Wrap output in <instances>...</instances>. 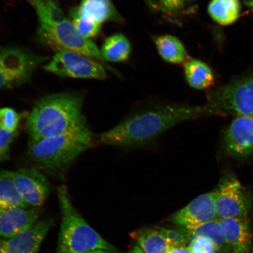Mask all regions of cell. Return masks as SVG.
I'll return each instance as SVG.
<instances>
[{"instance_id":"obj_13","label":"cell","mask_w":253,"mask_h":253,"mask_svg":"<svg viewBox=\"0 0 253 253\" xmlns=\"http://www.w3.org/2000/svg\"><path fill=\"white\" fill-rule=\"evenodd\" d=\"M216 219L218 217L213 192L199 196L172 216L173 223L186 229Z\"/></svg>"},{"instance_id":"obj_35","label":"cell","mask_w":253,"mask_h":253,"mask_svg":"<svg viewBox=\"0 0 253 253\" xmlns=\"http://www.w3.org/2000/svg\"><path fill=\"white\" fill-rule=\"evenodd\" d=\"M185 1H186V0H185ZM189 1H192V0H189Z\"/></svg>"},{"instance_id":"obj_19","label":"cell","mask_w":253,"mask_h":253,"mask_svg":"<svg viewBox=\"0 0 253 253\" xmlns=\"http://www.w3.org/2000/svg\"><path fill=\"white\" fill-rule=\"evenodd\" d=\"M104 61L112 62H123L130 57L131 45L124 34H116L104 41L100 49Z\"/></svg>"},{"instance_id":"obj_20","label":"cell","mask_w":253,"mask_h":253,"mask_svg":"<svg viewBox=\"0 0 253 253\" xmlns=\"http://www.w3.org/2000/svg\"><path fill=\"white\" fill-rule=\"evenodd\" d=\"M186 229L192 237L203 236L210 239L216 247L217 251L223 253H232L219 219L208 221Z\"/></svg>"},{"instance_id":"obj_16","label":"cell","mask_w":253,"mask_h":253,"mask_svg":"<svg viewBox=\"0 0 253 253\" xmlns=\"http://www.w3.org/2000/svg\"><path fill=\"white\" fill-rule=\"evenodd\" d=\"M77 8L82 16L100 24L105 22L122 23L123 21L111 0H81Z\"/></svg>"},{"instance_id":"obj_22","label":"cell","mask_w":253,"mask_h":253,"mask_svg":"<svg viewBox=\"0 0 253 253\" xmlns=\"http://www.w3.org/2000/svg\"><path fill=\"white\" fill-rule=\"evenodd\" d=\"M240 10L239 0H211L208 8L212 20L221 25L235 23L239 17Z\"/></svg>"},{"instance_id":"obj_34","label":"cell","mask_w":253,"mask_h":253,"mask_svg":"<svg viewBox=\"0 0 253 253\" xmlns=\"http://www.w3.org/2000/svg\"><path fill=\"white\" fill-rule=\"evenodd\" d=\"M248 3L250 7L253 9V0H248Z\"/></svg>"},{"instance_id":"obj_17","label":"cell","mask_w":253,"mask_h":253,"mask_svg":"<svg viewBox=\"0 0 253 253\" xmlns=\"http://www.w3.org/2000/svg\"><path fill=\"white\" fill-rule=\"evenodd\" d=\"M184 74L189 86L195 89L204 90L214 84V76L207 63L197 59H191L184 65Z\"/></svg>"},{"instance_id":"obj_14","label":"cell","mask_w":253,"mask_h":253,"mask_svg":"<svg viewBox=\"0 0 253 253\" xmlns=\"http://www.w3.org/2000/svg\"><path fill=\"white\" fill-rule=\"evenodd\" d=\"M39 211L36 208H16L0 213V237L11 238L25 232L37 223Z\"/></svg>"},{"instance_id":"obj_3","label":"cell","mask_w":253,"mask_h":253,"mask_svg":"<svg viewBox=\"0 0 253 253\" xmlns=\"http://www.w3.org/2000/svg\"><path fill=\"white\" fill-rule=\"evenodd\" d=\"M93 135L86 121L64 134L39 141H30L28 155L47 170L65 169L93 145Z\"/></svg>"},{"instance_id":"obj_9","label":"cell","mask_w":253,"mask_h":253,"mask_svg":"<svg viewBox=\"0 0 253 253\" xmlns=\"http://www.w3.org/2000/svg\"><path fill=\"white\" fill-rule=\"evenodd\" d=\"M19 194L28 207H41L49 197L50 185L45 175L35 167L11 171Z\"/></svg>"},{"instance_id":"obj_29","label":"cell","mask_w":253,"mask_h":253,"mask_svg":"<svg viewBox=\"0 0 253 253\" xmlns=\"http://www.w3.org/2000/svg\"><path fill=\"white\" fill-rule=\"evenodd\" d=\"M17 132H12L0 128V163L8 159L9 151Z\"/></svg>"},{"instance_id":"obj_10","label":"cell","mask_w":253,"mask_h":253,"mask_svg":"<svg viewBox=\"0 0 253 253\" xmlns=\"http://www.w3.org/2000/svg\"><path fill=\"white\" fill-rule=\"evenodd\" d=\"M46 59V57L20 49L15 58L0 72V90L28 83L34 71Z\"/></svg>"},{"instance_id":"obj_24","label":"cell","mask_w":253,"mask_h":253,"mask_svg":"<svg viewBox=\"0 0 253 253\" xmlns=\"http://www.w3.org/2000/svg\"><path fill=\"white\" fill-rule=\"evenodd\" d=\"M37 15L40 25H50L61 23L66 17L53 0H28Z\"/></svg>"},{"instance_id":"obj_8","label":"cell","mask_w":253,"mask_h":253,"mask_svg":"<svg viewBox=\"0 0 253 253\" xmlns=\"http://www.w3.org/2000/svg\"><path fill=\"white\" fill-rule=\"evenodd\" d=\"M213 193L218 219L248 217L252 201L235 177L223 178Z\"/></svg>"},{"instance_id":"obj_1","label":"cell","mask_w":253,"mask_h":253,"mask_svg":"<svg viewBox=\"0 0 253 253\" xmlns=\"http://www.w3.org/2000/svg\"><path fill=\"white\" fill-rule=\"evenodd\" d=\"M206 115L208 113L204 106L157 104L129 115L115 127L101 134L99 141L118 147H141L179 123Z\"/></svg>"},{"instance_id":"obj_27","label":"cell","mask_w":253,"mask_h":253,"mask_svg":"<svg viewBox=\"0 0 253 253\" xmlns=\"http://www.w3.org/2000/svg\"><path fill=\"white\" fill-rule=\"evenodd\" d=\"M21 116L17 112L10 107L0 109V126L8 132L18 131Z\"/></svg>"},{"instance_id":"obj_6","label":"cell","mask_w":253,"mask_h":253,"mask_svg":"<svg viewBox=\"0 0 253 253\" xmlns=\"http://www.w3.org/2000/svg\"><path fill=\"white\" fill-rule=\"evenodd\" d=\"M39 37L43 43L55 50L74 52L104 62L100 50L90 40L82 37L71 21L66 19L58 24L40 25Z\"/></svg>"},{"instance_id":"obj_11","label":"cell","mask_w":253,"mask_h":253,"mask_svg":"<svg viewBox=\"0 0 253 253\" xmlns=\"http://www.w3.org/2000/svg\"><path fill=\"white\" fill-rule=\"evenodd\" d=\"M224 145L235 157L253 154V116L236 117L232 120L224 132Z\"/></svg>"},{"instance_id":"obj_15","label":"cell","mask_w":253,"mask_h":253,"mask_svg":"<svg viewBox=\"0 0 253 253\" xmlns=\"http://www.w3.org/2000/svg\"><path fill=\"white\" fill-rule=\"evenodd\" d=\"M219 220L232 253H251L253 239L247 217Z\"/></svg>"},{"instance_id":"obj_12","label":"cell","mask_w":253,"mask_h":253,"mask_svg":"<svg viewBox=\"0 0 253 253\" xmlns=\"http://www.w3.org/2000/svg\"><path fill=\"white\" fill-rule=\"evenodd\" d=\"M53 220H38L30 229L14 237L0 240V253H38Z\"/></svg>"},{"instance_id":"obj_18","label":"cell","mask_w":253,"mask_h":253,"mask_svg":"<svg viewBox=\"0 0 253 253\" xmlns=\"http://www.w3.org/2000/svg\"><path fill=\"white\" fill-rule=\"evenodd\" d=\"M158 53L164 61L172 64L187 61L188 53L182 43L175 37L163 35L155 39Z\"/></svg>"},{"instance_id":"obj_23","label":"cell","mask_w":253,"mask_h":253,"mask_svg":"<svg viewBox=\"0 0 253 253\" xmlns=\"http://www.w3.org/2000/svg\"><path fill=\"white\" fill-rule=\"evenodd\" d=\"M144 253H169L170 247L160 229H145L135 235Z\"/></svg>"},{"instance_id":"obj_7","label":"cell","mask_w":253,"mask_h":253,"mask_svg":"<svg viewBox=\"0 0 253 253\" xmlns=\"http://www.w3.org/2000/svg\"><path fill=\"white\" fill-rule=\"evenodd\" d=\"M43 68L65 78L104 80L108 77L105 68L100 63L89 57L67 50L56 52Z\"/></svg>"},{"instance_id":"obj_33","label":"cell","mask_w":253,"mask_h":253,"mask_svg":"<svg viewBox=\"0 0 253 253\" xmlns=\"http://www.w3.org/2000/svg\"><path fill=\"white\" fill-rule=\"evenodd\" d=\"M129 253H144L138 246H135Z\"/></svg>"},{"instance_id":"obj_30","label":"cell","mask_w":253,"mask_h":253,"mask_svg":"<svg viewBox=\"0 0 253 253\" xmlns=\"http://www.w3.org/2000/svg\"><path fill=\"white\" fill-rule=\"evenodd\" d=\"M185 0H158L160 9L169 13H178L185 6Z\"/></svg>"},{"instance_id":"obj_21","label":"cell","mask_w":253,"mask_h":253,"mask_svg":"<svg viewBox=\"0 0 253 253\" xmlns=\"http://www.w3.org/2000/svg\"><path fill=\"white\" fill-rule=\"evenodd\" d=\"M16 208H30L16 189L11 170L0 171V213Z\"/></svg>"},{"instance_id":"obj_25","label":"cell","mask_w":253,"mask_h":253,"mask_svg":"<svg viewBox=\"0 0 253 253\" xmlns=\"http://www.w3.org/2000/svg\"><path fill=\"white\" fill-rule=\"evenodd\" d=\"M70 17L76 29L85 39L90 40L99 36L102 30V24L82 16L79 13L77 7L71 9Z\"/></svg>"},{"instance_id":"obj_26","label":"cell","mask_w":253,"mask_h":253,"mask_svg":"<svg viewBox=\"0 0 253 253\" xmlns=\"http://www.w3.org/2000/svg\"><path fill=\"white\" fill-rule=\"evenodd\" d=\"M166 237L170 248L172 247H188L192 237L188 230L184 227L180 229H159Z\"/></svg>"},{"instance_id":"obj_5","label":"cell","mask_w":253,"mask_h":253,"mask_svg":"<svg viewBox=\"0 0 253 253\" xmlns=\"http://www.w3.org/2000/svg\"><path fill=\"white\" fill-rule=\"evenodd\" d=\"M204 106L208 115L253 116V73L215 88Z\"/></svg>"},{"instance_id":"obj_4","label":"cell","mask_w":253,"mask_h":253,"mask_svg":"<svg viewBox=\"0 0 253 253\" xmlns=\"http://www.w3.org/2000/svg\"><path fill=\"white\" fill-rule=\"evenodd\" d=\"M57 194L62 218L55 253H83L97 249L116 251L76 210L65 185L59 186Z\"/></svg>"},{"instance_id":"obj_28","label":"cell","mask_w":253,"mask_h":253,"mask_svg":"<svg viewBox=\"0 0 253 253\" xmlns=\"http://www.w3.org/2000/svg\"><path fill=\"white\" fill-rule=\"evenodd\" d=\"M188 248L191 253H216L217 251L213 242L203 236L192 237Z\"/></svg>"},{"instance_id":"obj_31","label":"cell","mask_w":253,"mask_h":253,"mask_svg":"<svg viewBox=\"0 0 253 253\" xmlns=\"http://www.w3.org/2000/svg\"><path fill=\"white\" fill-rule=\"evenodd\" d=\"M169 253H191L188 247H172L170 248Z\"/></svg>"},{"instance_id":"obj_2","label":"cell","mask_w":253,"mask_h":253,"mask_svg":"<svg viewBox=\"0 0 253 253\" xmlns=\"http://www.w3.org/2000/svg\"><path fill=\"white\" fill-rule=\"evenodd\" d=\"M81 94L64 91L47 95L38 100L26 122L30 141L56 137L86 121L82 113Z\"/></svg>"},{"instance_id":"obj_36","label":"cell","mask_w":253,"mask_h":253,"mask_svg":"<svg viewBox=\"0 0 253 253\" xmlns=\"http://www.w3.org/2000/svg\"><path fill=\"white\" fill-rule=\"evenodd\" d=\"M0 128H1V126H0Z\"/></svg>"},{"instance_id":"obj_32","label":"cell","mask_w":253,"mask_h":253,"mask_svg":"<svg viewBox=\"0 0 253 253\" xmlns=\"http://www.w3.org/2000/svg\"><path fill=\"white\" fill-rule=\"evenodd\" d=\"M83 253H116L115 252L105 251V250H93V251H87Z\"/></svg>"}]
</instances>
